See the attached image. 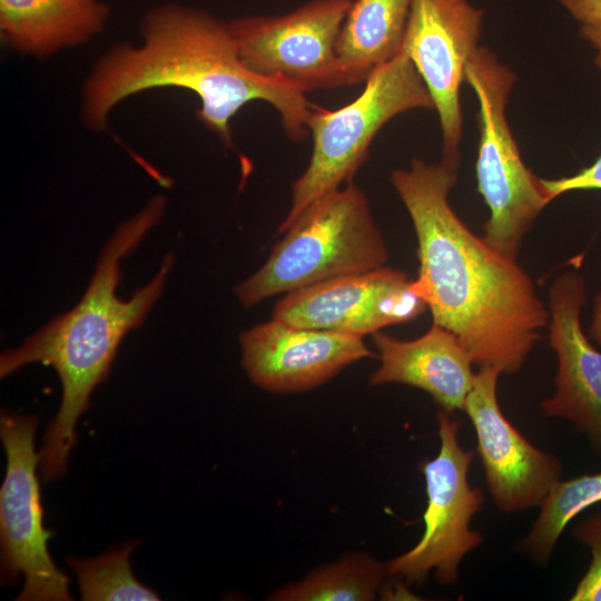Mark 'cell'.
I'll return each instance as SVG.
<instances>
[{
  "label": "cell",
  "instance_id": "obj_22",
  "mask_svg": "<svg viewBox=\"0 0 601 601\" xmlns=\"http://www.w3.org/2000/svg\"><path fill=\"white\" fill-rule=\"evenodd\" d=\"M541 181L552 200L571 190L601 189V155L591 166L573 176Z\"/></svg>",
  "mask_w": 601,
  "mask_h": 601
},
{
  "label": "cell",
  "instance_id": "obj_16",
  "mask_svg": "<svg viewBox=\"0 0 601 601\" xmlns=\"http://www.w3.org/2000/svg\"><path fill=\"white\" fill-rule=\"evenodd\" d=\"M108 8L99 0H0V28L16 49L47 56L79 45L104 29Z\"/></svg>",
  "mask_w": 601,
  "mask_h": 601
},
{
  "label": "cell",
  "instance_id": "obj_4",
  "mask_svg": "<svg viewBox=\"0 0 601 601\" xmlns=\"http://www.w3.org/2000/svg\"><path fill=\"white\" fill-rule=\"evenodd\" d=\"M283 235L264 265L236 285L244 307L388 260L368 199L354 181L313 201Z\"/></svg>",
  "mask_w": 601,
  "mask_h": 601
},
{
  "label": "cell",
  "instance_id": "obj_5",
  "mask_svg": "<svg viewBox=\"0 0 601 601\" xmlns=\"http://www.w3.org/2000/svg\"><path fill=\"white\" fill-rule=\"evenodd\" d=\"M414 108H434L431 95L407 56L400 51L374 68L361 95L329 110L313 104L307 129L313 151L306 169L293 183L290 206L277 233L316 199L353 181L382 127Z\"/></svg>",
  "mask_w": 601,
  "mask_h": 601
},
{
  "label": "cell",
  "instance_id": "obj_8",
  "mask_svg": "<svg viewBox=\"0 0 601 601\" xmlns=\"http://www.w3.org/2000/svg\"><path fill=\"white\" fill-rule=\"evenodd\" d=\"M437 423L440 451L421 464L427 494L423 535L386 562L387 575L408 584H422L433 573L440 583L454 585L461 561L483 542L482 533L471 529L484 502L483 492L467 480L474 453L460 445V423L450 413L440 410Z\"/></svg>",
  "mask_w": 601,
  "mask_h": 601
},
{
  "label": "cell",
  "instance_id": "obj_3",
  "mask_svg": "<svg viewBox=\"0 0 601 601\" xmlns=\"http://www.w3.org/2000/svg\"><path fill=\"white\" fill-rule=\"evenodd\" d=\"M166 199L154 197L147 206L124 221L107 240L95 274L78 304L52 318L17 348L0 357V376L6 377L31 363L51 366L61 381L62 397L56 417L43 435L38 472L43 482L68 470L76 426L89 406L93 390L109 374L125 335L142 324L162 294L175 256L168 254L146 285L129 299L117 296L121 260L142 242L164 215Z\"/></svg>",
  "mask_w": 601,
  "mask_h": 601
},
{
  "label": "cell",
  "instance_id": "obj_1",
  "mask_svg": "<svg viewBox=\"0 0 601 601\" xmlns=\"http://www.w3.org/2000/svg\"><path fill=\"white\" fill-rule=\"evenodd\" d=\"M459 162L414 158L390 175L416 235L413 288L433 324L452 332L473 364L514 374L548 327L549 308L518 260L476 236L451 207Z\"/></svg>",
  "mask_w": 601,
  "mask_h": 601
},
{
  "label": "cell",
  "instance_id": "obj_14",
  "mask_svg": "<svg viewBox=\"0 0 601 601\" xmlns=\"http://www.w3.org/2000/svg\"><path fill=\"white\" fill-rule=\"evenodd\" d=\"M549 297V343L558 359L554 393L542 413L572 422L601 449V352L583 331L587 283L578 265L559 274Z\"/></svg>",
  "mask_w": 601,
  "mask_h": 601
},
{
  "label": "cell",
  "instance_id": "obj_19",
  "mask_svg": "<svg viewBox=\"0 0 601 601\" xmlns=\"http://www.w3.org/2000/svg\"><path fill=\"white\" fill-rule=\"evenodd\" d=\"M601 501V472L559 481L540 505V512L520 548L540 564L546 563L569 522Z\"/></svg>",
  "mask_w": 601,
  "mask_h": 601
},
{
  "label": "cell",
  "instance_id": "obj_21",
  "mask_svg": "<svg viewBox=\"0 0 601 601\" xmlns=\"http://www.w3.org/2000/svg\"><path fill=\"white\" fill-rule=\"evenodd\" d=\"M574 535L590 546L592 561L570 600L601 601V512L579 522Z\"/></svg>",
  "mask_w": 601,
  "mask_h": 601
},
{
  "label": "cell",
  "instance_id": "obj_10",
  "mask_svg": "<svg viewBox=\"0 0 601 601\" xmlns=\"http://www.w3.org/2000/svg\"><path fill=\"white\" fill-rule=\"evenodd\" d=\"M482 16L467 0L412 1L401 51L414 65L439 114L443 159L460 161V86L479 49Z\"/></svg>",
  "mask_w": 601,
  "mask_h": 601
},
{
  "label": "cell",
  "instance_id": "obj_25",
  "mask_svg": "<svg viewBox=\"0 0 601 601\" xmlns=\"http://www.w3.org/2000/svg\"><path fill=\"white\" fill-rule=\"evenodd\" d=\"M589 335L601 346V290L593 300Z\"/></svg>",
  "mask_w": 601,
  "mask_h": 601
},
{
  "label": "cell",
  "instance_id": "obj_17",
  "mask_svg": "<svg viewBox=\"0 0 601 601\" xmlns=\"http://www.w3.org/2000/svg\"><path fill=\"white\" fill-rule=\"evenodd\" d=\"M413 0H353L336 42L354 85L400 51Z\"/></svg>",
  "mask_w": 601,
  "mask_h": 601
},
{
  "label": "cell",
  "instance_id": "obj_2",
  "mask_svg": "<svg viewBox=\"0 0 601 601\" xmlns=\"http://www.w3.org/2000/svg\"><path fill=\"white\" fill-rule=\"evenodd\" d=\"M141 32L140 47H116L88 79L82 111L91 128L104 129L109 111L126 97L171 86L199 97L198 118L227 147L233 145V117L254 100L275 108L289 139L307 137L313 104L306 92L288 80L249 69L228 22L205 11L168 4L146 17Z\"/></svg>",
  "mask_w": 601,
  "mask_h": 601
},
{
  "label": "cell",
  "instance_id": "obj_18",
  "mask_svg": "<svg viewBox=\"0 0 601 601\" xmlns=\"http://www.w3.org/2000/svg\"><path fill=\"white\" fill-rule=\"evenodd\" d=\"M386 574V563L367 553H349L276 589L267 600L370 601L380 593Z\"/></svg>",
  "mask_w": 601,
  "mask_h": 601
},
{
  "label": "cell",
  "instance_id": "obj_12",
  "mask_svg": "<svg viewBox=\"0 0 601 601\" xmlns=\"http://www.w3.org/2000/svg\"><path fill=\"white\" fill-rule=\"evenodd\" d=\"M501 373L482 367L475 374L464 412L472 422L489 492L503 512L539 506L560 481L562 465L530 443L505 417L497 398Z\"/></svg>",
  "mask_w": 601,
  "mask_h": 601
},
{
  "label": "cell",
  "instance_id": "obj_11",
  "mask_svg": "<svg viewBox=\"0 0 601 601\" xmlns=\"http://www.w3.org/2000/svg\"><path fill=\"white\" fill-rule=\"evenodd\" d=\"M427 309L400 269H375L324 280L284 295L272 317L288 324L364 337L420 317Z\"/></svg>",
  "mask_w": 601,
  "mask_h": 601
},
{
  "label": "cell",
  "instance_id": "obj_24",
  "mask_svg": "<svg viewBox=\"0 0 601 601\" xmlns=\"http://www.w3.org/2000/svg\"><path fill=\"white\" fill-rule=\"evenodd\" d=\"M580 36L597 49L595 65L601 69V26L582 24Z\"/></svg>",
  "mask_w": 601,
  "mask_h": 601
},
{
  "label": "cell",
  "instance_id": "obj_7",
  "mask_svg": "<svg viewBox=\"0 0 601 601\" xmlns=\"http://www.w3.org/2000/svg\"><path fill=\"white\" fill-rule=\"evenodd\" d=\"M38 417L3 410L0 437L7 456L0 489L1 583L23 587L18 601H70L69 579L48 549L35 450Z\"/></svg>",
  "mask_w": 601,
  "mask_h": 601
},
{
  "label": "cell",
  "instance_id": "obj_20",
  "mask_svg": "<svg viewBox=\"0 0 601 601\" xmlns=\"http://www.w3.org/2000/svg\"><path fill=\"white\" fill-rule=\"evenodd\" d=\"M137 545V541H129L95 558L69 556L67 563L76 574L81 600H160L155 591L140 583L132 573L130 555Z\"/></svg>",
  "mask_w": 601,
  "mask_h": 601
},
{
  "label": "cell",
  "instance_id": "obj_9",
  "mask_svg": "<svg viewBox=\"0 0 601 601\" xmlns=\"http://www.w3.org/2000/svg\"><path fill=\"white\" fill-rule=\"evenodd\" d=\"M353 0H311L280 16L228 22L240 58L253 71L283 78L303 91L353 86L336 42Z\"/></svg>",
  "mask_w": 601,
  "mask_h": 601
},
{
  "label": "cell",
  "instance_id": "obj_23",
  "mask_svg": "<svg viewBox=\"0 0 601 601\" xmlns=\"http://www.w3.org/2000/svg\"><path fill=\"white\" fill-rule=\"evenodd\" d=\"M561 3L582 24L601 26V0H561Z\"/></svg>",
  "mask_w": 601,
  "mask_h": 601
},
{
  "label": "cell",
  "instance_id": "obj_6",
  "mask_svg": "<svg viewBox=\"0 0 601 601\" xmlns=\"http://www.w3.org/2000/svg\"><path fill=\"white\" fill-rule=\"evenodd\" d=\"M479 99L477 190L490 210L483 239L516 259L535 218L552 201L542 181L524 164L505 117L514 75L485 48L465 69Z\"/></svg>",
  "mask_w": 601,
  "mask_h": 601
},
{
  "label": "cell",
  "instance_id": "obj_15",
  "mask_svg": "<svg viewBox=\"0 0 601 601\" xmlns=\"http://www.w3.org/2000/svg\"><path fill=\"white\" fill-rule=\"evenodd\" d=\"M372 336L380 366L370 375L371 385H410L427 392L447 413L464 411L476 373L470 354L452 332L432 324L411 341L381 331Z\"/></svg>",
  "mask_w": 601,
  "mask_h": 601
},
{
  "label": "cell",
  "instance_id": "obj_13",
  "mask_svg": "<svg viewBox=\"0 0 601 601\" xmlns=\"http://www.w3.org/2000/svg\"><path fill=\"white\" fill-rule=\"evenodd\" d=\"M242 365L262 390L290 394L315 388L346 366L377 355L363 337L300 327L273 318L240 337Z\"/></svg>",
  "mask_w": 601,
  "mask_h": 601
}]
</instances>
